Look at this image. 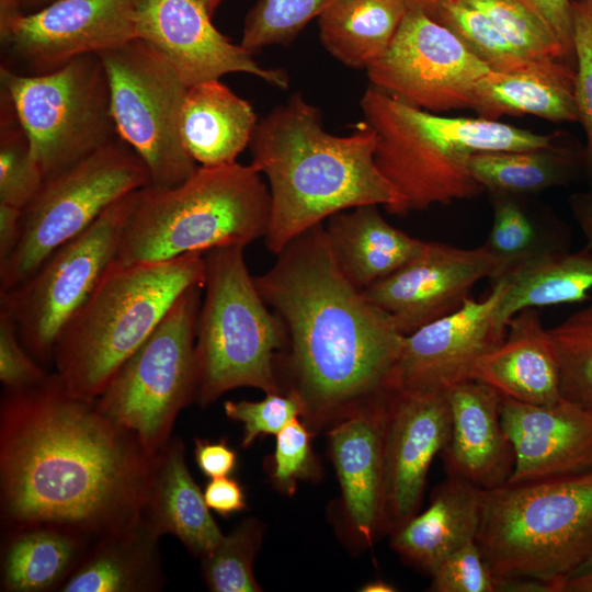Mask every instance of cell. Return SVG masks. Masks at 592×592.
<instances>
[{"instance_id": "cell-1", "label": "cell", "mask_w": 592, "mask_h": 592, "mask_svg": "<svg viewBox=\"0 0 592 592\" xmlns=\"http://www.w3.org/2000/svg\"><path fill=\"white\" fill-rule=\"evenodd\" d=\"M159 454L105 415L95 399L70 394L55 373L5 389L1 520L9 531L50 527L93 543L141 516Z\"/></svg>"}, {"instance_id": "cell-2", "label": "cell", "mask_w": 592, "mask_h": 592, "mask_svg": "<svg viewBox=\"0 0 592 592\" xmlns=\"http://www.w3.org/2000/svg\"><path fill=\"white\" fill-rule=\"evenodd\" d=\"M253 276L286 330L288 387L304 415L340 419L392 388L403 335L340 271L319 224L292 239Z\"/></svg>"}, {"instance_id": "cell-3", "label": "cell", "mask_w": 592, "mask_h": 592, "mask_svg": "<svg viewBox=\"0 0 592 592\" xmlns=\"http://www.w3.org/2000/svg\"><path fill=\"white\" fill-rule=\"evenodd\" d=\"M376 144L364 121L351 135L328 133L320 110L299 92L258 122L249 147L251 164L269 181L264 243L272 254L346 209L378 205L396 215L400 197L375 162Z\"/></svg>"}, {"instance_id": "cell-4", "label": "cell", "mask_w": 592, "mask_h": 592, "mask_svg": "<svg viewBox=\"0 0 592 592\" xmlns=\"http://www.w3.org/2000/svg\"><path fill=\"white\" fill-rule=\"evenodd\" d=\"M204 253L148 263L115 261L60 332L55 374L66 389L94 400L153 332L174 301L203 285Z\"/></svg>"}, {"instance_id": "cell-5", "label": "cell", "mask_w": 592, "mask_h": 592, "mask_svg": "<svg viewBox=\"0 0 592 592\" xmlns=\"http://www.w3.org/2000/svg\"><path fill=\"white\" fill-rule=\"evenodd\" d=\"M260 174L251 163L198 166L179 185L139 189L116 261L161 262L264 238L271 195Z\"/></svg>"}, {"instance_id": "cell-6", "label": "cell", "mask_w": 592, "mask_h": 592, "mask_svg": "<svg viewBox=\"0 0 592 592\" xmlns=\"http://www.w3.org/2000/svg\"><path fill=\"white\" fill-rule=\"evenodd\" d=\"M476 540L498 582L532 578L559 592L592 566V470L485 490Z\"/></svg>"}, {"instance_id": "cell-7", "label": "cell", "mask_w": 592, "mask_h": 592, "mask_svg": "<svg viewBox=\"0 0 592 592\" xmlns=\"http://www.w3.org/2000/svg\"><path fill=\"white\" fill-rule=\"evenodd\" d=\"M243 250L230 246L204 254L195 340L196 401L202 406L239 387L283 391L276 351L286 345V330L260 296Z\"/></svg>"}, {"instance_id": "cell-8", "label": "cell", "mask_w": 592, "mask_h": 592, "mask_svg": "<svg viewBox=\"0 0 592 592\" xmlns=\"http://www.w3.org/2000/svg\"><path fill=\"white\" fill-rule=\"evenodd\" d=\"M9 96L44 179L116 138L106 72L99 54L72 58L43 75L0 67Z\"/></svg>"}, {"instance_id": "cell-9", "label": "cell", "mask_w": 592, "mask_h": 592, "mask_svg": "<svg viewBox=\"0 0 592 592\" xmlns=\"http://www.w3.org/2000/svg\"><path fill=\"white\" fill-rule=\"evenodd\" d=\"M203 285L186 289L95 399L151 454L170 442L180 411L196 400L195 340Z\"/></svg>"}, {"instance_id": "cell-10", "label": "cell", "mask_w": 592, "mask_h": 592, "mask_svg": "<svg viewBox=\"0 0 592 592\" xmlns=\"http://www.w3.org/2000/svg\"><path fill=\"white\" fill-rule=\"evenodd\" d=\"M150 184L146 166L119 136L44 179L21 212V235L0 262V291L24 281L54 250L87 229L107 207Z\"/></svg>"}, {"instance_id": "cell-11", "label": "cell", "mask_w": 592, "mask_h": 592, "mask_svg": "<svg viewBox=\"0 0 592 592\" xmlns=\"http://www.w3.org/2000/svg\"><path fill=\"white\" fill-rule=\"evenodd\" d=\"M137 191L107 207L20 284L0 291V308L10 314L23 345L37 362H52L64 327L116 261Z\"/></svg>"}, {"instance_id": "cell-12", "label": "cell", "mask_w": 592, "mask_h": 592, "mask_svg": "<svg viewBox=\"0 0 592 592\" xmlns=\"http://www.w3.org/2000/svg\"><path fill=\"white\" fill-rule=\"evenodd\" d=\"M99 56L109 81L116 133L146 166L149 185L172 187L187 180L198 167L180 135L187 88L167 60L141 38Z\"/></svg>"}, {"instance_id": "cell-13", "label": "cell", "mask_w": 592, "mask_h": 592, "mask_svg": "<svg viewBox=\"0 0 592 592\" xmlns=\"http://www.w3.org/2000/svg\"><path fill=\"white\" fill-rule=\"evenodd\" d=\"M363 121L376 133L375 162L400 197L396 215L478 196L485 190L466 168L470 153L456 145L443 116L369 87L361 99Z\"/></svg>"}, {"instance_id": "cell-14", "label": "cell", "mask_w": 592, "mask_h": 592, "mask_svg": "<svg viewBox=\"0 0 592 592\" xmlns=\"http://www.w3.org/2000/svg\"><path fill=\"white\" fill-rule=\"evenodd\" d=\"M489 70L448 27L411 7L387 50L366 69L372 87L436 114L470 107Z\"/></svg>"}, {"instance_id": "cell-15", "label": "cell", "mask_w": 592, "mask_h": 592, "mask_svg": "<svg viewBox=\"0 0 592 592\" xmlns=\"http://www.w3.org/2000/svg\"><path fill=\"white\" fill-rule=\"evenodd\" d=\"M140 0H56L0 23L5 67L21 75L54 71L137 37Z\"/></svg>"}, {"instance_id": "cell-16", "label": "cell", "mask_w": 592, "mask_h": 592, "mask_svg": "<svg viewBox=\"0 0 592 592\" xmlns=\"http://www.w3.org/2000/svg\"><path fill=\"white\" fill-rule=\"evenodd\" d=\"M505 288L501 276L482 299L468 297L453 312L403 335L392 388L418 395H446L473 379L478 360L505 333L496 326V310Z\"/></svg>"}, {"instance_id": "cell-17", "label": "cell", "mask_w": 592, "mask_h": 592, "mask_svg": "<svg viewBox=\"0 0 592 592\" xmlns=\"http://www.w3.org/2000/svg\"><path fill=\"white\" fill-rule=\"evenodd\" d=\"M504 273L483 244L463 249L425 241L412 260L363 293L407 335L459 308L479 281Z\"/></svg>"}, {"instance_id": "cell-18", "label": "cell", "mask_w": 592, "mask_h": 592, "mask_svg": "<svg viewBox=\"0 0 592 592\" xmlns=\"http://www.w3.org/2000/svg\"><path fill=\"white\" fill-rule=\"evenodd\" d=\"M210 18L194 0H140L136 33L167 60L186 88L234 72L288 88L285 71L260 66L251 52L221 34Z\"/></svg>"}, {"instance_id": "cell-19", "label": "cell", "mask_w": 592, "mask_h": 592, "mask_svg": "<svg viewBox=\"0 0 592 592\" xmlns=\"http://www.w3.org/2000/svg\"><path fill=\"white\" fill-rule=\"evenodd\" d=\"M446 395H418L394 388L384 431V531L392 532L417 514L433 458L451 433Z\"/></svg>"}, {"instance_id": "cell-20", "label": "cell", "mask_w": 592, "mask_h": 592, "mask_svg": "<svg viewBox=\"0 0 592 592\" xmlns=\"http://www.w3.org/2000/svg\"><path fill=\"white\" fill-rule=\"evenodd\" d=\"M502 426L514 451L509 482L592 470V413L565 399L531 405L502 397Z\"/></svg>"}, {"instance_id": "cell-21", "label": "cell", "mask_w": 592, "mask_h": 592, "mask_svg": "<svg viewBox=\"0 0 592 592\" xmlns=\"http://www.w3.org/2000/svg\"><path fill=\"white\" fill-rule=\"evenodd\" d=\"M391 390L340 418L328 433L350 524L367 545L384 531V431Z\"/></svg>"}, {"instance_id": "cell-22", "label": "cell", "mask_w": 592, "mask_h": 592, "mask_svg": "<svg viewBox=\"0 0 592 592\" xmlns=\"http://www.w3.org/2000/svg\"><path fill=\"white\" fill-rule=\"evenodd\" d=\"M451 433L441 452L447 476L483 490L506 485L514 469V451L501 422L502 396L491 386L468 379L447 394Z\"/></svg>"}, {"instance_id": "cell-23", "label": "cell", "mask_w": 592, "mask_h": 592, "mask_svg": "<svg viewBox=\"0 0 592 592\" xmlns=\"http://www.w3.org/2000/svg\"><path fill=\"white\" fill-rule=\"evenodd\" d=\"M473 379L520 402L551 405L561 399L558 356L536 308L509 320L503 340L478 360Z\"/></svg>"}, {"instance_id": "cell-24", "label": "cell", "mask_w": 592, "mask_h": 592, "mask_svg": "<svg viewBox=\"0 0 592 592\" xmlns=\"http://www.w3.org/2000/svg\"><path fill=\"white\" fill-rule=\"evenodd\" d=\"M483 494V489L447 476L432 491L428 509L391 532V548L403 561L431 576L451 554L476 539Z\"/></svg>"}, {"instance_id": "cell-25", "label": "cell", "mask_w": 592, "mask_h": 592, "mask_svg": "<svg viewBox=\"0 0 592 592\" xmlns=\"http://www.w3.org/2000/svg\"><path fill=\"white\" fill-rule=\"evenodd\" d=\"M145 517L109 532L89 547L61 592H153L164 585L159 538Z\"/></svg>"}, {"instance_id": "cell-26", "label": "cell", "mask_w": 592, "mask_h": 592, "mask_svg": "<svg viewBox=\"0 0 592 592\" xmlns=\"http://www.w3.org/2000/svg\"><path fill=\"white\" fill-rule=\"evenodd\" d=\"M563 59H538L512 71L489 70L474 89L479 117L530 114L555 123L578 122L576 69Z\"/></svg>"}, {"instance_id": "cell-27", "label": "cell", "mask_w": 592, "mask_h": 592, "mask_svg": "<svg viewBox=\"0 0 592 592\" xmlns=\"http://www.w3.org/2000/svg\"><path fill=\"white\" fill-rule=\"evenodd\" d=\"M335 263L360 291H365L412 260L424 242L388 223L378 205L337 213L325 224Z\"/></svg>"}, {"instance_id": "cell-28", "label": "cell", "mask_w": 592, "mask_h": 592, "mask_svg": "<svg viewBox=\"0 0 592 592\" xmlns=\"http://www.w3.org/2000/svg\"><path fill=\"white\" fill-rule=\"evenodd\" d=\"M258 122L249 102L219 80H210L186 89L180 135L198 166H225L237 162Z\"/></svg>"}, {"instance_id": "cell-29", "label": "cell", "mask_w": 592, "mask_h": 592, "mask_svg": "<svg viewBox=\"0 0 592 592\" xmlns=\"http://www.w3.org/2000/svg\"><path fill=\"white\" fill-rule=\"evenodd\" d=\"M184 456L180 439H171L160 452L143 516L158 535H174L191 554L202 558L216 547L223 534Z\"/></svg>"}, {"instance_id": "cell-30", "label": "cell", "mask_w": 592, "mask_h": 592, "mask_svg": "<svg viewBox=\"0 0 592 592\" xmlns=\"http://www.w3.org/2000/svg\"><path fill=\"white\" fill-rule=\"evenodd\" d=\"M502 277L505 288L496 310V326L505 333L509 320L523 309L588 300L592 292V248L547 251Z\"/></svg>"}, {"instance_id": "cell-31", "label": "cell", "mask_w": 592, "mask_h": 592, "mask_svg": "<svg viewBox=\"0 0 592 592\" xmlns=\"http://www.w3.org/2000/svg\"><path fill=\"white\" fill-rule=\"evenodd\" d=\"M409 0H331L318 15L320 42L350 68L367 69L389 47Z\"/></svg>"}, {"instance_id": "cell-32", "label": "cell", "mask_w": 592, "mask_h": 592, "mask_svg": "<svg viewBox=\"0 0 592 592\" xmlns=\"http://www.w3.org/2000/svg\"><path fill=\"white\" fill-rule=\"evenodd\" d=\"M91 545L57 528L10 531L2 549L1 591L42 592L59 588Z\"/></svg>"}, {"instance_id": "cell-33", "label": "cell", "mask_w": 592, "mask_h": 592, "mask_svg": "<svg viewBox=\"0 0 592 592\" xmlns=\"http://www.w3.org/2000/svg\"><path fill=\"white\" fill-rule=\"evenodd\" d=\"M470 177L490 193L533 194L569 183L582 169V148L553 144L517 151H480L466 161Z\"/></svg>"}, {"instance_id": "cell-34", "label": "cell", "mask_w": 592, "mask_h": 592, "mask_svg": "<svg viewBox=\"0 0 592 592\" xmlns=\"http://www.w3.org/2000/svg\"><path fill=\"white\" fill-rule=\"evenodd\" d=\"M490 194L493 220L483 246L502 263L505 273L544 252L568 249L567 232H543L513 195Z\"/></svg>"}, {"instance_id": "cell-35", "label": "cell", "mask_w": 592, "mask_h": 592, "mask_svg": "<svg viewBox=\"0 0 592 592\" xmlns=\"http://www.w3.org/2000/svg\"><path fill=\"white\" fill-rule=\"evenodd\" d=\"M548 331L559 362L561 398L592 413V305Z\"/></svg>"}, {"instance_id": "cell-36", "label": "cell", "mask_w": 592, "mask_h": 592, "mask_svg": "<svg viewBox=\"0 0 592 592\" xmlns=\"http://www.w3.org/2000/svg\"><path fill=\"white\" fill-rule=\"evenodd\" d=\"M431 18L448 27L492 71H512L538 60L521 53L481 11L462 0L444 3Z\"/></svg>"}, {"instance_id": "cell-37", "label": "cell", "mask_w": 592, "mask_h": 592, "mask_svg": "<svg viewBox=\"0 0 592 592\" xmlns=\"http://www.w3.org/2000/svg\"><path fill=\"white\" fill-rule=\"evenodd\" d=\"M263 536V527L247 519L202 557L206 585L214 592H258L261 588L253 574V560Z\"/></svg>"}, {"instance_id": "cell-38", "label": "cell", "mask_w": 592, "mask_h": 592, "mask_svg": "<svg viewBox=\"0 0 592 592\" xmlns=\"http://www.w3.org/2000/svg\"><path fill=\"white\" fill-rule=\"evenodd\" d=\"M44 175L9 96L0 93V203L22 209L36 194Z\"/></svg>"}, {"instance_id": "cell-39", "label": "cell", "mask_w": 592, "mask_h": 592, "mask_svg": "<svg viewBox=\"0 0 592 592\" xmlns=\"http://www.w3.org/2000/svg\"><path fill=\"white\" fill-rule=\"evenodd\" d=\"M481 11L502 35L532 59H565L572 54L548 24L521 0H462Z\"/></svg>"}, {"instance_id": "cell-40", "label": "cell", "mask_w": 592, "mask_h": 592, "mask_svg": "<svg viewBox=\"0 0 592 592\" xmlns=\"http://www.w3.org/2000/svg\"><path fill=\"white\" fill-rule=\"evenodd\" d=\"M331 0H257L248 12L240 45L254 54L271 45L287 44Z\"/></svg>"}, {"instance_id": "cell-41", "label": "cell", "mask_w": 592, "mask_h": 592, "mask_svg": "<svg viewBox=\"0 0 592 592\" xmlns=\"http://www.w3.org/2000/svg\"><path fill=\"white\" fill-rule=\"evenodd\" d=\"M226 415L243 424L241 445L248 448L259 436L277 434L292 420L304 415L299 397L292 391L267 392L262 400H227Z\"/></svg>"}, {"instance_id": "cell-42", "label": "cell", "mask_w": 592, "mask_h": 592, "mask_svg": "<svg viewBox=\"0 0 592 592\" xmlns=\"http://www.w3.org/2000/svg\"><path fill=\"white\" fill-rule=\"evenodd\" d=\"M573 53L577 60L574 100L585 145L582 169L592 181V11L572 0Z\"/></svg>"}, {"instance_id": "cell-43", "label": "cell", "mask_w": 592, "mask_h": 592, "mask_svg": "<svg viewBox=\"0 0 592 592\" xmlns=\"http://www.w3.org/2000/svg\"><path fill=\"white\" fill-rule=\"evenodd\" d=\"M311 432L298 418L292 420L276 434L271 478L286 494H293L300 479L318 474V464L312 453Z\"/></svg>"}, {"instance_id": "cell-44", "label": "cell", "mask_w": 592, "mask_h": 592, "mask_svg": "<svg viewBox=\"0 0 592 592\" xmlns=\"http://www.w3.org/2000/svg\"><path fill=\"white\" fill-rule=\"evenodd\" d=\"M431 577L430 591L434 592L498 591V579L476 539L451 554Z\"/></svg>"}, {"instance_id": "cell-45", "label": "cell", "mask_w": 592, "mask_h": 592, "mask_svg": "<svg viewBox=\"0 0 592 592\" xmlns=\"http://www.w3.org/2000/svg\"><path fill=\"white\" fill-rule=\"evenodd\" d=\"M48 374L23 345L10 314L0 308V380L5 389L43 382Z\"/></svg>"}, {"instance_id": "cell-46", "label": "cell", "mask_w": 592, "mask_h": 592, "mask_svg": "<svg viewBox=\"0 0 592 592\" xmlns=\"http://www.w3.org/2000/svg\"><path fill=\"white\" fill-rule=\"evenodd\" d=\"M237 453L225 437L212 442L195 439L194 459L200 470L208 478L229 476L237 466Z\"/></svg>"}, {"instance_id": "cell-47", "label": "cell", "mask_w": 592, "mask_h": 592, "mask_svg": "<svg viewBox=\"0 0 592 592\" xmlns=\"http://www.w3.org/2000/svg\"><path fill=\"white\" fill-rule=\"evenodd\" d=\"M553 30L565 47L573 53L572 0H521Z\"/></svg>"}, {"instance_id": "cell-48", "label": "cell", "mask_w": 592, "mask_h": 592, "mask_svg": "<svg viewBox=\"0 0 592 592\" xmlns=\"http://www.w3.org/2000/svg\"><path fill=\"white\" fill-rule=\"evenodd\" d=\"M204 499L209 510L229 516L246 509V496L241 485L234 478H212L206 485Z\"/></svg>"}, {"instance_id": "cell-49", "label": "cell", "mask_w": 592, "mask_h": 592, "mask_svg": "<svg viewBox=\"0 0 592 592\" xmlns=\"http://www.w3.org/2000/svg\"><path fill=\"white\" fill-rule=\"evenodd\" d=\"M22 209L0 203V262L15 249L21 235Z\"/></svg>"}, {"instance_id": "cell-50", "label": "cell", "mask_w": 592, "mask_h": 592, "mask_svg": "<svg viewBox=\"0 0 592 592\" xmlns=\"http://www.w3.org/2000/svg\"><path fill=\"white\" fill-rule=\"evenodd\" d=\"M569 205L574 220L588 241V247L592 248V189L572 194L569 197Z\"/></svg>"}, {"instance_id": "cell-51", "label": "cell", "mask_w": 592, "mask_h": 592, "mask_svg": "<svg viewBox=\"0 0 592 592\" xmlns=\"http://www.w3.org/2000/svg\"><path fill=\"white\" fill-rule=\"evenodd\" d=\"M56 0H0V22L18 14L35 12Z\"/></svg>"}, {"instance_id": "cell-52", "label": "cell", "mask_w": 592, "mask_h": 592, "mask_svg": "<svg viewBox=\"0 0 592 592\" xmlns=\"http://www.w3.org/2000/svg\"><path fill=\"white\" fill-rule=\"evenodd\" d=\"M559 592H592V566L568 578Z\"/></svg>"}, {"instance_id": "cell-53", "label": "cell", "mask_w": 592, "mask_h": 592, "mask_svg": "<svg viewBox=\"0 0 592 592\" xmlns=\"http://www.w3.org/2000/svg\"><path fill=\"white\" fill-rule=\"evenodd\" d=\"M451 0H409V7L419 9L432 16L444 3Z\"/></svg>"}, {"instance_id": "cell-54", "label": "cell", "mask_w": 592, "mask_h": 592, "mask_svg": "<svg viewBox=\"0 0 592 592\" xmlns=\"http://www.w3.org/2000/svg\"><path fill=\"white\" fill-rule=\"evenodd\" d=\"M361 591L364 592H392L396 591L395 587L382 581V580H374L368 583H366Z\"/></svg>"}, {"instance_id": "cell-55", "label": "cell", "mask_w": 592, "mask_h": 592, "mask_svg": "<svg viewBox=\"0 0 592 592\" xmlns=\"http://www.w3.org/2000/svg\"><path fill=\"white\" fill-rule=\"evenodd\" d=\"M202 5L206 12L212 16L221 0H194Z\"/></svg>"}, {"instance_id": "cell-56", "label": "cell", "mask_w": 592, "mask_h": 592, "mask_svg": "<svg viewBox=\"0 0 592 592\" xmlns=\"http://www.w3.org/2000/svg\"><path fill=\"white\" fill-rule=\"evenodd\" d=\"M592 11V0H573Z\"/></svg>"}]
</instances>
